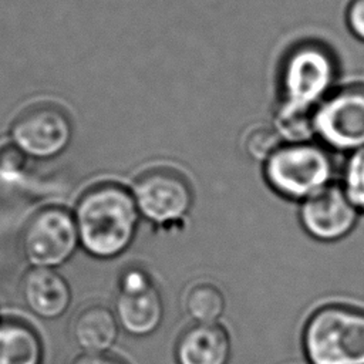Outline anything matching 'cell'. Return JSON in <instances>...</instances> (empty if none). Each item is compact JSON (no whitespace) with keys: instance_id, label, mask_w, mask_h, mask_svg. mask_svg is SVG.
Segmentation results:
<instances>
[{"instance_id":"15","label":"cell","mask_w":364,"mask_h":364,"mask_svg":"<svg viewBox=\"0 0 364 364\" xmlns=\"http://www.w3.org/2000/svg\"><path fill=\"white\" fill-rule=\"evenodd\" d=\"M185 309L196 323H216L225 310V297L216 286L200 283L188 291Z\"/></svg>"},{"instance_id":"13","label":"cell","mask_w":364,"mask_h":364,"mask_svg":"<svg viewBox=\"0 0 364 364\" xmlns=\"http://www.w3.org/2000/svg\"><path fill=\"white\" fill-rule=\"evenodd\" d=\"M73 336L85 353H105L118 336L117 317L101 304L88 306L75 316Z\"/></svg>"},{"instance_id":"9","label":"cell","mask_w":364,"mask_h":364,"mask_svg":"<svg viewBox=\"0 0 364 364\" xmlns=\"http://www.w3.org/2000/svg\"><path fill=\"white\" fill-rule=\"evenodd\" d=\"M299 216L310 236L321 242H334L354 228L358 209L348 199L343 186L331 183L303 200Z\"/></svg>"},{"instance_id":"2","label":"cell","mask_w":364,"mask_h":364,"mask_svg":"<svg viewBox=\"0 0 364 364\" xmlns=\"http://www.w3.org/2000/svg\"><path fill=\"white\" fill-rule=\"evenodd\" d=\"M138 216L131 192L117 183H101L82 193L74 219L84 249L97 257H112L131 243Z\"/></svg>"},{"instance_id":"4","label":"cell","mask_w":364,"mask_h":364,"mask_svg":"<svg viewBox=\"0 0 364 364\" xmlns=\"http://www.w3.org/2000/svg\"><path fill=\"white\" fill-rule=\"evenodd\" d=\"M303 346L310 364H364V313L341 306L317 310Z\"/></svg>"},{"instance_id":"3","label":"cell","mask_w":364,"mask_h":364,"mask_svg":"<svg viewBox=\"0 0 364 364\" xmlns=\"http://www.w3.org/2000/svg\"><path fill=\"white\" fill-rule=\"evenodd\" d=\"M263 172L277 193L303 202L331 185L334 161L324 145L311 141L283 144L264 162Z\"/></svg>"},{"instance_id":"7","label":"cell","mask_w":364,"mask_h":364,"mask_svg":"<svg viewBox=\"0 0 364 364\" xmlns=\"http://www.w3.org/2000/svg\"><path fill=\"white\" fill-rule=\"evenodd\" d=\"M71 132V121L61 107L38 102L24 108L14 118L10 139L27 156L51 158L67 148Z\"/></svg>"},{"instance_id":"5","label":"cell","mask_w":364,"mask_h":364,"mask_svg":"<svg viewBox=\"0 0 364 364\" xmlns=\"http://www.w3.org/2000/svg\"><path fill=\"white\" fill-rule=\"evenodd\" d=\"M314 136L326 148L354 152L364 148V84L336 87L313 111Z\"/></svg>"},{"instance_id":"10","label":"cell","mask_w":364,"mask_h":364,"mask_svg":"<svg viewBox=\"0 0 364 364\" xmlns=\"http://www.w3.org/2000/svg\"><path fill=\"white\" fill-rule=\"evenodd\" d=\"M115 314L121 326L134 336H146L159 326L162 299L144 272L132 269L122 277Z\"/></svg>"},{"instance_id":"12","label":"cell","mask_w":364,"mask_h":364,"mask_svg":"<svg viewBox=\"0 0 364 364\" xmlns=\"http://www.w3.org/2000/svg\"><path fill=\"white\" fill-rule=\"evenodd\" d=\"M230 340L216 323H196L186 330L176 346L178 364H228Z\"/></svg>"},{"instance_id":"18","label":"cell","mask_w":364,"mask_h":364,"mask_svg":"<svg viewBox=\"0 0 364 364\" xmlns=\"http://www.w3.org/2000/svg\"><path fill=\"white\" fill-rule=\"evenodd\" d=\"M27 166V155L11 141H0V178L9 182L18 179Z\"/></svg>"},{"instance_id":"16","label":"cell","mask_w":364,"mask_h":364,"mask_svg":"<svg viewBox=\"0 0 364 364\" xmlns=\"http://www.w3.org/2000/svg\"><path fill=\"white\" fill-rule=\"evenodd\" d=\"M343 189L353 205L364 212V148L351 152L346 162Z\"/></svg>"},{"instance_id":"8","label":"cell","mask_w":364,"mask_h":364,"mask_svg":"<svg viewBox=\"0 0 364 364\" xmlns=\"http://www.w3.org/2000/svg\"><path fill=\"white\" fill-rule=\"evenodd\" d=\"M132 195L142 216L158 225L183 219L192 205V192L179 173L169 169H152L134 183Z\"/></svg>"},{"instance_id":"20","label":"cell","mask_w":364,"mask_h":364,"mask_svg":"<svg viewBox=\"0 0 364 364\" xmlns=\"http://www.w3.org/2000/svg\"><path fill=\"white\" fill-rule=\"evenodd\" d=\"M71 364H125L121 358L105 353H85L73 360Z\"/></svg>"},{"instance_id":"14","label":"cell","mask_w":364,"mask_h":364,"mask_svg":"<svg viewBox=\"0 0 364 364\" xmlns=\"http://www.w3.org/2000/svg\"><path fill=\"white\" fill-rule=\"evenodd\" d=\"M37 333L18 320H0V364H41Z\"/></svg>"},{"instance_id":"11","label":"cell","mask_w":364,"mask_h":364,"mask_svg":"<svg viewBox=\"0 0 364 364\" xmlns=\"http://www.w3.org/2000/svg\"><path fill=\"white\" fill-rule=\"evenodd\" d=\"M26 306L43 318H55L70 306L71 291L65 279L53 267L30 269L21 283Z\"/></svg>"},{"instance_id":"19","label":"cell","mask_w":364,"mask_h":364,"mask_svg":"<svg viewBox=\"0 0 364 364\" xmlns=\"http://www.w3.org/2000/svg\"><path fill=\"white\" fill-rule=\"evenodd\" d=\"M346 24L355 38L364 41V0H350L346 9Z\"/></svg>"},{"instance_id":"17","label":"cell","mask_w":364,"mask_h":364,"mask_svg":"<svg viewBox=\"0 0 364 364\" xmlns=\"http://www.w3.org/2000/svg\"><path fill=\"white\" fill-rule=\"evenodd\" d=\"M283 141L277 131L272 127H257L249 132L245 141L247 155L259 162H266L280 146Z\"/></svg>"},{"instance_id":"6","label":"cell","mask_w":364,"mask_h":364,"mask_svg":"<svg viewBox=\"0 0 364 364\" xmlns=\"http://www.w3.org/2000/svg\"><path fill=\"white\" fill-rule=\"evenodd\" d=\"M75 219L63 208L38 210L23 230L21 246L34 267H54L64 263L78 243Z\"/></svg>"},{"instance_id":"1","label":"cell","mask_w":364,"mask_h":364,"mask_svg":"<svg viewBox=\"0 0 364 364\" xmlns=\"http://www.w3.org/2000/svg\"><path fill=\"white\" fill-rule=\"evenodd\" d=\"M338 63L333 50L318 40L291 46L279 67V100L273 119L310 118L336 88Z\"/></svg>"}]
</instances>
